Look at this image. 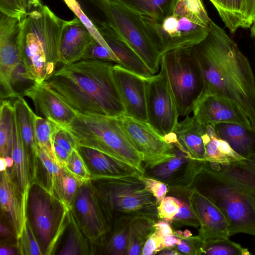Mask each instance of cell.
I'll return each mask as SVG.
<instances>
[{"instance_id": "cell-1", "label": "cell", "mask_w": 255, "mask_h": 255, "mask_svg": "<svg viewBox=\"0 0 255 255\" xmlns=\"http://www.w3.org/2000/svg\"><path fill=\"white\" fill-rule=\"evenodd\" d=\"M190 48L203 78L202 97L215 95L233 101L255 128V77L236 42L211 20L207 36Z\"/></svg>"}, {"instance_id": "cell-2", "label": "cell", "mask_w": 255, "mask_h": 255, "mask_svg": "<svg viewBox=\"0 0 255 255\" xmlns=\"http://www.w3.org/2000/svg\"><path fill=\"white\" fill-rule=\"evenodd\" d=\"M115 64L82 59L63 65L44 82L76 114L119 117L126 112L112 74Z\"/></svg>"}, {"instance_id": "cell-3", "label": "cell", "mask_w": 255, "mask_h": 255, "mask_svg": "<svg viewBox=\"0 0 255 255\" xmlns=\"http://www.w3.org/2000/svg\"><path fill=\"white\" fill-rule=\"evenodd\" d=\"M65 128L72 135L78 147L99 151L144 176L141 156L128 139L117 117L76 114Z\"/></svg>"}, {"instance_id": "cell-4", "label": "cell", "mask_w": 255, "mask_h": 255, "mask_svg": "<svg viewBox=\"0 0 255 255\" xmlns=\"http://www.w3.org/2000/svg\"><path fill=\"white\" fill-rule=\"evenodd\" d=\"M138 174L92 177L91 183L112 226L124 217L146 216L158 220L156 200Z\"/></svg>"}, {"instance_id": "cell-5", "label": "cell", "mask_w": 255, "mask_h": 255, "mask_svg": "<svg viewBox=\"0 0 255 255\" xmlns=\"http://www.w3.org/2000/svg\"><path fill=\"white\" fill-rule=\"evenodd\" d=\"M191 187L209 197L225 214L230 236L239 233L255 236L254 195L225 178L207 161Z\"/></svg>"}, {"instance_id": "cell-6", "label": "cell", "mask_w": 255, "mask_h": 255, "mask_svg": "<svg viewBox=\"0 0 255 255\" xmlns=\"http://www.w3.org/2000/svg\"><path fill=\"white\" fill-rule=\"evenodd\" d=\"M28 207L31 225L43 255L54 254L70 224L71 210L38 178L31 183Z\"/></svg>"}, {"instance_id": "cell-7", "label": "cell", "mask_w": 255, "mask_h": 255, "mask_svg": "<svg viewBox=\"0 0 255 255\" xmlns=\"http://www.w3.org/2000/svg\"><path fill=\"white\" fill-rule=\"evenodd\" d=\"M160 68L166 75L179 116H189L202 97L204 87L201 71L190 47L162 55Z\"/></svg>"}, {"instance_id": "cell-8", "label": "cell", "mask_w": 255, "mask_h": 255, "mask_svg": "<svg viewBox=\"0 0 255 255\" xmlns=\"http://www.w3.org/2000/svg\"><path fill=\"white\" fill-rule=\"evenodd\" d=\"M96 3L109 26L134 50L154 75L157 74L161 56L151 41L140 15L119 0H96Z\"/></svg>"}, {"instance_id": "cell-9", "label": "cell", "mask_w": 255, "mask_h": 255, "mask_svg": "<svg viewBox=\"0 0 255 255\" xmlns=\"http://www.w3.org/2000/svg\"><path fill=\"white\" fill-rule=\"evenodd\" d=\"M146 30L161 56L177 49L191 47L207 36L209 27L185 16L172 14L163 18L140 15Z\"/></svg>"}, {"instance_id": "cell-10", "label": "cell", "mask_w": 255, "mask_h": 255, "mask_svg": "<svg viewBox=\"0 0 255 255\" xmlns=\"http://www.w3.org/2000/svg\"><path fill=\"white\" fill-rule=\"evenodd\" d=\"M147 123L164 137L172 132L179 116L166 75L160 68L158 74L145 78Z\"/></svg>"}, {"instance_id": "cell-11", "label": "cell", "mask_w": 255, "mask_h": 255, "mask_svg": "<svg viewBox=\"0 0 255 255\" xmlns=\"http://www.w3.org/2000/svg\"><path fill=\"white\" fill-rule=\"evenodd\" d=\"M71 212L90 244L102 247L112 225L90 180L80 187Z\"/></svg>"}, {"instance_id": "cell-12", "label": "cell", "mask_w": 255, "mask_h": 255, "mask_svg": "<svg viewBox=\"0 0 255 255\" xmlns=\"http://www.w3.org/2000/svg\"><path fill=\"white\" fill-rule=\"evenodd\" d=\"M117 118L128 139L141 156L145 170L175 155L173 145L147 123L126 115Z\"/></svg>"}, {"instance_id": "cell-13", "label": "cell", "mask_w": 255, "mask_h": 255, "mask_svg": "<svg viewBox=\"0 0 255 255\" xmlns=\"http://www.w3.org/2000/svg\"><path fill=\"white\" fill-rule=\"evenodd\" d=\"M169 143L173 145L175 155L154 167L145 170L144 176L165 183L168 186V192L189 188L196 175L203 169L206 161L191 158L179 147L176 138Z\"/></svg>"}, {"instance_id": "cell-14", "label": "cell", "mask_w": 255, "mask_h": 255, "mask_svg": "<svg viewBox=\"0 0 255 255\" xmlns=\"http://www.w3.org/2000/svg\"><path fill=\"white\" fill-rule=\"evenodd\" d=\"M182 194L199 221L198 236L204 244L230 237L227 217L209 197L194 187L185 189Z\"/></svg>"}, {"instance_id": "cell-15", "label": "cell", "mask_w": 255, "mask_h": 255, "mask_svg": "<svg viewBox=\"0 0 255 255\" xmlns=\"http://www.w3.org/2000/svg\"><path fill=\"white\" fill-rule=\"evenodd\" d=\"M21 21L0 13V85L1 100L14 98L10 88L11 73L21 59Z\"/></svg>"}, {"instance_id": "cell-16", "label": "cell", "mask_w": 255, "mask_h": 255, "mask_svg": "<svg viewBox=\"0 0 255 255\" xmlns=\"http://www.w3.org/2000/svg\"><path fill=\"white\" fill-rule=\"evenodd\" d=\"M112 74L125 107L126 115L147 123L145 78L118 64H115L113 66Z\"/></svg>"}, {"instance_id": "cell-17", "label": "cell", "mask_w": 255, "mask_h": 255, "mask_svg": "<svg viewBox=\"0 0 255 255\" xmlns=\"http://www.w3.org/2000/svg\"><path fill=\"white\" fill-rule=\"evenodd\" d=\"M193 113V116L204 126L227 123L253 127L249 118L236 104L215 95L202 97Z\"/></svg>"}, {"instance_id": "cell-18", "label": "cell", "mask_w": 255, "mask_h": 255, "mask_svg": "<svg viewBox=\"0 0 255 255\" xmlns=\"http://www.w3.org/2000/svg\"><path fill=\"white\" fill-rule=\"evenodd\" d=\"M29 194H24L6 170L0 172V204L7 217L16 240L21 236L28 219Z\"/></svg>"}, {"instance_id": "cell-19", "label": "cell", "mask_w": 255, "mask_h": 255, "mask_svg": "<svg viewBox=\"0 0 255 255\" xmlns=\"http://www.w3.org/2000/svg\"><path fill=\"white\" fill-rule=\"evenodd\" d=\"M24 96L31 99L36 110L45 118L63 128H66L76 116L44 82L41 84L36 82Z\"/></svg>"}, {"instance_id": "cell-20", "label": "cell", "mask_w": 255, "mask_h": 255, "mask_svg": "<svg viewBox=\"0 0 255 255\" xmlns=\"http://www.w3.org/2000/svg\"><path fill=\"white\" fill-rule=\"evenodd\" d=\"M94 40L78 17L67 20L60 43V63L66 65L82 60Z\"/></svg>"}, {"instance_id": "cell-21", "label": "cell", "mask_w": 255, "mask_h": 255, "mask_svg": "<svg viewBox=\"0 0 255 255\" xmlns=\"http://www.w3.org/2000/svg\"><path fill=\"white\" fill-rule=\"evenodd\" d=\"M20 136L28 158L31 183L38 178V161L34 119L35 114L23 97H18L13 104Z\"/></svg>"}, {"instance_id": "cell-22", "label": "cell", "mask_w": 255, "mask_h": 255, "mask_svg": "<svg viewBox=\"0 0 255 255\" xmlns=\"http://www.w3.org/2000/svg\"><path fill=\"white\" fill-rule=\"evenodd\" d=\"M98 28L109 47L119 59L121 65L144 78L154 74L134 50L105 21Z\"/></svg>"}, {"instance_id": "cell-23", "label": "cell", "mask_w": 255, "mask_h": 255, "mask_svg": "<svg viewBox=\"0 0 255 255\" xmlns=\"http://www.w3.org/2000/svg\"><path fill=\"white\" fill-rule=\"evenodd\" d=\"M205 126L194 116H186L173 131L180 147L195 160L205 161L203 135Z\"/></svg>"}, {"instance_id": "cell-24", "label": "cell", "mask_w": 255, "mask_h": 255, "mask_svg": "<svg viewBox=\"0 0 255 255\" xmlns=\"http://www.w3.org/2000/svg\"><path fill=\"white\" fill-rule=\"evenodd\" d=\"M77 149L85 160L92 177L134 174L141 176L133 168L118 161L99 151L83 146H79Z\"/></svg>"}, {"instance_id": "cell-25", "label": "cell", "mask_w": 255, "mask_h": 255, "mask_svg": "<svg viewBox=\"0 0 255 255\" xmlns=\"http://www.w3.org/2000/svg\"><path fill=\"white\" fill-rule=\"evenodd\" d=\"M217 134L244 158L255 156V128L235 123L214 126Z\"/></svg>"}, {"instance_id": "cell-26", "label": "cell", "mask_w": 255, "mask_h": 255, "mask_svg": "<svg viewBox=\"0 0 255 255\" xmlns=\"http://www.w3.org/2000/svg\"><path fill=\"white\" fill-rule=\"evenodd\" d=\"M207 164L225 178L255 195V156L224 164Z\"/></svg>"}, {"instance_id": "cell-27", "label": "cell", "mask_w": 255, "mask_h": 255, "mask_svg": "<svg viewBox=\"0 0 255 255\" xmlns=\"http://www.w3.org/2000/svg\"><path fill=\"white\" fill-rule=\"evenodd\" d=\"M11 156L14 164L12 167L13 179L21 191L29 194L31 184L29 162L20 136L17 121L14 112Z\"/></svg>"}, {"instance_id": "cell-28", "label": "cell", "mask_w": 255, "mask_h": 255, "mask_svg": "<svg viewBox=\"0 0 255 255\" xmlns=\"http://www.w3.org/2000/svg\"><path fill=\"white\" fill-rule=\"evenodd\" d=\"M203 139L205 161L224 164L244 158L226 141L219 136L213 126H205Z\"/></svg>"}, {"instance_id": "cell-29", "label": "cell", "mask_w": 255, "mask_h": 255, "mask_svg": "<svg viewBox=\"0 0 255 255\" xmlns=\"http://www.w3.org/2000/svg\"><path fill=\"white\" fill-rule=\"evenodd\" d=\"M245 0H209L230 32L251 27L244 11Z\"/></svg>"}, {"instance_id": "cell-30", "label": "cell", "mask_w": 255, "mask_h": 255, "mask_svg": "<svg viewBox=\"0 0 255 255\" xmlns=\"http://www.w3.org/2000/svg\"><path fill=\"white\" fill-rule=\"evenodd\" d=\"M157 221L142 215L133 217L130 222L126 255H140L143 246L153 231V226Z\"/></svg>"}, {"instance_id": "cell-31", "label": "cell", "mask_w": 255, "mask_h": 255, "mask_svg": "<svg viewBox=\"0 0 255 255\" xmlns=\"http://www.w3.org/2000/svg\"><path fill=\"white\" fill-rule=\"evenodd\" d=\"M133 217H124L116 220L108 233L102 246L103 254L124 255L126 254L129 225Z\"/></svg>"}, {"instance_id": "cell-32", "label": "cell", "mask_w": 255, "mask_h": 255, "mask_svg": "<svg viewBox=\"0 0 255 255\" xmlns=\"http://www.w3.org/2000/svg\"><path fill=\"white\" fill-rule=\"evenodd\" d=\"M83 183L62 166L47 187L71 210L75 197Z\"/></svg>"}, {"instance_id": "cell-33", "label": "cell", "mask_w": 255, "mask_h": 255, "mask_svg": "<svg viewBox=\"0 0 255 255\" xmlns=\"http://www.w3.org/2000/svg\"><path fill=\"white\" fill-rule=\"evenodd\" d=\"M140 15L163 18L172 14L178 0H119Z\"/></svg>"}, {"instance_id": "cell-34", "label": "cell", "mask_w": 255, "mask_h": 255, "mask_svg": "<svg viewBox=\"0 0 255 255\" xmlns=\"http://www.w3.org/2000/svg\"><path fill=\"white\" fill-rule=\"evenodd\" d=\"M14 108L8 100H2L0 108V155L11 156Z\"/></svg>"}, {"instance_id": "cell-35", "label": "cell", "mask_w": 255, "mask_h": 255, "mask_svg": "<svg viewBox=\"0 0 255 255\" xmlns=\"http://www.w3.org/2000/svg\"><path fill=\"white\" fill-rule=\"evenodd\" d=\"M34 126L38 146L51 158L56 160L53 151L54 139L57 132L63 128L48 119L39 117L36 114L34 119Z\"/></svg>"}, {"instance_id": "cell-36", "label": "cell", "mask_w": 255, "mask_h": 255, "mask_svg": "<svg viewBox=\"0 0 255 255\" xmlns=\"http://www.w3.org/2000/svg\"><path fill=\"white\" fill-rule=\"evenodd\" d=\"M172 14L187 17L206 27H209L211 20L202 0H178Z\"/></svg>"}, {"instance_id": "cell-37", "label": "cell", "mask_w": 255, "mask_h": 255, "mask_svg": "<svg viewBox=\"0 0 255 255\" xmlns=\"http://www.w3.org/2000/svg\"><path fill=\"white\" fill-rule=\"evenodd\" d=\"M71 220L69 230L65 244L57 254L60 255L91 254L85 238H86L73 217L70 210Z\"/></svg>"}, {"instance_id": "cell-38", "label": "cell", "mask_w": 255, "mask_h": 255, "mask_svg": "<svg viewBox=\"0 0 255 255\" xmlns=\"http://www.w3.org/2000/svg\"><path fill=\"white\" fill-rule=\"evenodd\" d=\"M36 82L22 59L13 69L9 80L10 88L14 98L23 97L25 93L34 86Z\"/></svg>"}, {"instance_id": "cell-39", "label": "cell", "mask_w": 255, "mask_h": 255, "mask_svg": "<svg viewBox=\"0 0 255 255\" xmlns=\"http://www.w3.org/2000/svg\"><path fill=\"white\" fill-rule=\"evenodd\" d=\"M203 255H250L246 248L229 239V238L204 244Z\"/></svg>"}, {"instance_id": "cell-40", "label": "cell", "mask_w": 255, "mask_h": 255, "mask_svg": "<svg viewBox=\"0 0 255 255\" xmlns=\"http://www.w3.org/2000/svg\"><path fill=\"white\" fill-rule=\"evenodd\" d=\"M178 198L180 208L177 214L169 223L175 228L190 226L197 228L200 227L199 221L192 210L187 197L180 194H175Z\"/></svg>"}, {"instance_id": "cell-41", "label": "cell", "mask_w": 255, "mask_h": 255, "mask_svg": "<svg viewBox=\"0 0 255 255\" xmlns=\"http://www.w3.org/2000/svg\"><path fill=\"white\" fill-rule=\"evenodd\" d=\"M16 247L19 255H43L28 218L21 236L16 240Z\"/></svg>"}, {"instance_id": "cell-42", "label": "cell", "mask_w": 255, "mask_h": 255, "mask_svg": "<svg viewBox=\"0 0 255 255\" xmlns=\"http://www.w3.org/2000/svg\"><path fill=\"white\" fill-rule=\"evenodd\" d=\"M63 166L83 183L88 182L92 178L88 166L77 148L70 154L67 161Z\"/></svg>"}, {"instance_id": "cell-43", "label": "cell", "mask_w": 255, "mask_h": 255, "mask_svg": "<svg viewBox=\"0 0 255 255\" xmlns=\"http://www.w3.org/2000/svg\"><path fill=\"white\" fill-rule=\"evenodd\" d=\"M69 8L78 17L88 30L93 38L101 45L110 48L98 28L83 11L77 0H63Z\"/></svg>"}, {"instance_id": "cell-44", "label": "cell", "mask_w": 255, "mask_h": 255, "mask_svg": "<svg viewBox=\"0 0 255 255\" xmlns=\"http://www.w3.org/2000/svg\"><path fill=\"white\" fill-rule=\"evenodd\" d=\"M0 12L22 21L28 13L23 0H0Z\"/></svg>"}, {"instance_id": "cell-45", "label": "cell", "mask_w": 255, "mask_h": 255, "mask_svg": "<svg viewBox=\"0 0 255 255\" xmlns=\"http://www.w3.org/2000/svg\"><path fill=\"white\" fill-rule=\"evenodd\" d=\"M83 59L100 60L121 64L119 59L110 48L103 46L95 40L87 50Z\"/></svg>"}, {"instance_id": "cell-46", "label": "cell", "mask_w": 255, "mask_h": 255, "mask_svg": "<svg viewBox=\"0 0 255 255\" xmlns=\"http://www.w3.org/2000/svg\"><path fill=\"white\" fill-rule=\"evenodd\" d=\"M180 208L179 202L174 196H165L157 206L158 220H163L170 223L177 214Z\"/></svg>"}, {"instance_id": "cell-47", "label": "cell", "mask_w": 255, "mask_h": 255, "mask_svg": "<svg viewBox=\"0 0 255 255\" xmlns=\"http://www.w3.org/2000/svg\"><path fill=\"white\" fill-rule=\"evenodd\" d=\"M178 238L181 239L180 244L173 248L180 254L190 255H203L204 243L198 236Z\"/></svg>"}, {"instance_id": "cell-48", "label": "cell", "mask_w": 255, "mask_h": 255, "mask_svg": "<svg viewBox=\"0 0 255 255\" xmlns=\"http://www.w3.org/2000/svg\"><path fill=\"white\" fill-rule=\"evenodd\" d=\"M140 178L147 190L155 197L157 205H159L168 192L167 185L160 180L145 176Z\"/></svg>"}, {"instance_id": "cell-49", "label": "cell", "mask_w": 255, "mask_h": 255, "mask_svg": "<svg viewBox=\"0 0 255 255\" xmlns=\"http://www.w3.org/2000/svg\"><path fill=\"white\" fill-rule=\"evenodd\" d=\"M37 156L39 161L46 171V184L45 185L47 187L54 176L59 173L62 166L59 165L55 160L51 158L38 146L37 148Z\"/></svg>"}, {"instance_id": "cell-50", "label": "cell", "mask_w": 255, "mask_h": 255, "mask_svg": "<svg viewBox=\"0 0 255 255\" xmlns=\"http://www.w3.org/2000/svg\"><path fill=\"white\" fill-rule=\"evenodd\" d=\"M54 143L63 148L69 154L78 147L73 136L65 128H62L57 132Z\"/></svg>"}, {"instance_id": "cell-51", "label": "cell", "mask_w": 255, "mask_h": 255, "mask_svg": "<svg viewBox=\"0 0 255 255\" xmlns=\"http://www.w3.org/2000/svg\"><path fill=\"white\" fill-rule=\"evenodd\" d=\"M162 238L158 236L154 231L151 234L145 243L142 255H153L157 254L162 250Z\"/></svg>"}, {"instance_id": "cell-52", "label": "cell", "mask_w": 255, "mask_h": 255, "mask_svg": "<svg viewBox=\"0 0 255 255\" xmlns=\"http://www.w3.org/2000/svg\"><path fill=\"white\" fill-rule=\"evenodd\" d=\"M153 228L154 233L162 238L167 235H174V231L170 224L165 220H158L154 224Z\"/></svg>"}, {"instance_id": "cell-53", "label": "cell", "mask_w": 255, "mask_h": 255, "mask_svg": "<svg viewBox=\"0 0 255 255\" xmlns=\"http://www.w3.org/2000/svg\"><path fill=\"white\" fill-rule=\"evenodd\" d=\"M53 151L56 160L59 165L63 166L67 161L70 154L55 143H53Z\"/></svg>"}, {"instance_id": "cell-54", "label": "cell", "mask_w": 255, "mask_h": 255, "mask_svg": "<svg viewBox=\"0 0 255 255\" xmlns=\"http://www.w3.org/2000/svg\"><path fill=\"white\" fill-rule=\"evenodd\" d=\"M12 232H14L10 230V228L8 227V225L5 223L4 220L1 218L0 220V234L1 237V241L6 242H7L8 240L11 238L12 236Z\"/></svg>"}, {"instance_id": "cell-55", "label": "cell", "mask_w": 255, "mask_h": 255, "mask_svg": "<svg viewBox=\"0 0 255 255\" xmlns=\"http://www.w3.org/2000/svg\"><path fill=\"white\" fill-rule=\"evenodd\" d=\"M180 238L176 237L174 235H167L162 238V243L163 248H173L180 244Z\"/></svg>"}, {"instance_id": "cell-56", "label": "cell", "mask_w": 255, "mask_h": 255, "mask_svg": "<svg viewBox=\"0 0 255 255\" xmlns=\"http://www.w3.org/2000/svg\"><path fill=\"white\" fill-rule=\"evenodd\" d=\"M19 254L16 246L1 245L0 255H15Z\"/></svg>"}, {"instance_id": "cell-57", "label": "cell", "mask_w": 255, "mask_h": 255, "mask_svg": "<svg viewBox=\"0 0 255 255\" xmlns=\"http://www.w3.org/2000/svg\"><path fill=\"white\" fill-rule=\"evenodd\" d=\"M26 3L28 12L41 7L43 4L41 0H23Z\"/></svg>"}, {"instance_id": "cell-58", "label": "cell", "mask_w": 255, "mask_h": 255, "mask_svg": "<svg viewBox=\"0 0 255 255\" xmlns=\"http://www.w3.org/2000/svg\"><path fill=\"white\" fill-rule=\"evenodd\" d=\"M157 254L163 255H181L179 252L173 248L163 249L159 251Z\"/></svg>"}, {"instance_id": "cell-59", "label": "cell", "mask_w": 255, "mask_h": 255, "mask_svg": "<svg viewBox=\"0 0 255 255\" xmlns=\"http://www.w3.org/2000/svg\"><path fill=\"white\" fill-rule=\"evenodd\" d=\"M7 165L4 157H0V171L2 172L7 170Z\"/></svg>"}, {"instance_id": "cell-60", "label": "cell", "mask_w": 255, "mask_h": 255, "mask_svg": "<svg viewBox=\"0 0 255 255\" xmlns=\"http://www.w3.org/2000/svg\"><path fill=\"white\" fill-rule=\"evenodd\" d=\"M6 163L7 167H12L14 164V161L11 156H7L4 157Z\"/></svg>"}, {"instance_id": "cell-61", "label": "cell", "mask_w": 255, "mask_h": 255, "mask_svg": "<svg viewBox=\"0 0 255 255\" xmlns=\"http://www.w3.org/2000/svg\"><path fill=\"white\" fill-rule=\"evenodd\" d=\"M251 35L252 37L255 40V21H254L252 25L251 26Z\"/></svg>"}, {"instance_id": "cell-62", "label": "cell", "mask_w": 255, "mask_h": 255, "mask_svg": "<svg viewBox=\"0 0 255 255\" xmlns=\"http://www.w3.org/2000/svg\"><path fill=\"white\" fill-rule=\"evenodd\" d=\"M106 0L107 1H113V0Z\"/></svg>"}, {"instance_id": "cell-63", "label": "cell", "mask_w": 255, "mask_h": 255, "mask_svg": "<svg viewBox=\"0 0 255 255\" xmlns=\"http://www.w3.org/2000/svg\"><path fill=\"white\" fill-rule=\"evenodd\" d=\"M254 199H255V195H254Z\"/></svg>"}]
</instances>
